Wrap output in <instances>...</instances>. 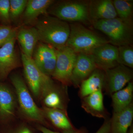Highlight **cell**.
<instances>
[{
    "mask_svg": "<svg viewBox=\"0 0 133 133\" xmlns=\"http://www.w3.org/2000/svg\"><path fill=\"white\" fill-rule=\"evenodd\" d=\"M39 42L56 49L65 46L70 35V24L67 22L48 14L41 16L35 23Z\"/></svg>",
    "mask_w": 133,
    "mask_h": 133,
    "instance_id": "1",
    "label": "cell"
},
{
    "mask_svg": "<svg viewBox=\"0 0 133 133\" xmlns=\"http://www.w3.org/2000/svg\"><path fill=\"white\" fill-rule=\"evenodd\" d=\"M70 25V35L65 45L77 54H91L96 48L109 43L108 40L87 28L80 23H74Z\"/></svg>",
    "mask_w": 133,
    "mask_h": 133,
    "instance_id": "2",
    "label": "cell"
},
{
    "mask_svg": "<svg viewBox=\"0 0 133 133\" xmlns=\"http://www.w3.org/2000/svg\"><path fill=\"white\" fill-rule=\"evenodd\" d=\"M93 27L107 36L109 43L119 47L132 45L133 43V23L117 17L108 20L92 22Z\"/></svg>",
    "mask_w": 133,
    "mask_h": 133,
    "instance_id": "3",
    "label": "cell"
},
{
    "mask_svg": "<svg viewBox=\"0 0 133 133\" xmlns=\"http://www.w3.org/2000/svg\"><path fill=\"white\" fill-rule=\"evenodd\" d=\"M89 3L88 1H55L48 9V14L66 22L86 23L91 22Z\"/></svg>",
    "mask_w": 133,
    "mask_h": 133,
    "instance_id": "4",
    "label": "cell"
},
{
    "mask_svg": "<svg viewBox=\"0 0 133 133\" xmlns=\"http://www.w3.org/2000/svg\"><path fill=\"white\" fill-rule=\"evenodd\" d=\"M21 59L24 76L29 87L36 97L42 98L52 87L54 81L38 69L32 58L22 52Z\"/></svg>",
    "mask_w": 133,
    "mask_h": 133,
    "instance_id": "5",
    "label": "cell"
},
{
    "mask_svg": "<svg viewBox=\"0 0 133 133\" xmlns=\"http://www.w3.org/2000/svg\"><path fill=\"white\" fill-rule=\"evenodd\" d=\"M10 80L15 89L19 106L23 114L31 120L46 123L43 110L36 105L21 77L13 74Z\"/></svg>",
    "mask_w": 133,
    "mask_h": 133,
    "instance_id": "6",
    "label": "cell"
},
{
    "mask_svg": "<svg viewBox=\"0 0 133 133\" xmlns=\"http://www.w3.org/2000/svg\"><path fill=\"white\" fill-rule=\"evenodd\" d=\"M56 66L52 77L65 86L72 85L71 76L77 54L67 46L56 49Z\"/></svg>",
    "mask_w": 133,
    "mask_h": 133,
    "instance_id": "7",
    "label": "cell"
},
{
    "mask_svg": "<svg viewBox=\"0 0 133 133\" xmlns=\"http://www.w3.org/2000/svg\"><path fill=\"white\" fill-rule=\"evenodd\" d=\"M105 72L104 90L110 95L124 88L132 79V70L123 65L119 64Z\"/></svg>",
    "mask_w": 133,
    "mask_h": 133,
    "instance_id": "8",
    "label": "cell"
},
{
    "mask_svg": "<svg viewBox=\"0 0 133 133\" xmlns=\"http://www.w3.org/2000/svg\"><path fill=\"white\" fill-rule=\"evenodd\" d=\"M32 59L38 69L44 74L52 76L56 66V49L46 44L39 42L36 45Z\"/></svg>",
    "mask_w": 133,
    "mask_h": 133,
    "instance_id": "9",
    "label": "cell"
},
{
    "mask_svg": "<svg viewBox=\"0 0 133 133\" xmlns=\"http://www.w3.org/2000/svg\"><path fill=\"white\" fill-rule=\"evenodd\" d=\"M16 35L0 48V80H5L13 70L19 67L20 61L15 49Z\"/></svg>",
    "mask_w": 133,
    "mask_h": 133,
    "instance_id": "10",
    "label": "cell"
},
{
    "mask_svg": "<svg viewBox=\"0 0 133 133\" xmlns=\"http://www.w3.org/2000/svg\"><path fill=\"white\" fill-rule=\"evenodd\" d=\"M96 68L105 71L119 64L118 48L107 43L96 48L91 53Z\"/></svg>",
    "mask_w": 133,
    "mask_h": 133,
    "instance_id": "11",
    "label": "cell"
},
{
    "mask_svg": "<svg viewBox=\"0 0 133 133\" xmlns=\"http://www.w3.org/2000/svg\"><path fill=\"white\" fill-rule=\"evenodd\" d=\"M96 68L94 59L91 54H77L72 72V85L75 88H79L81 83Z\"/></svg>",
    "mask_w": 133,
    "mask_h": 133,
    "instance_id": "12",
    "label": "cell"
},
{
    "mask_svg": "<svg viewBox=\"0 0 133 133\" xmlns=\"http://www.w3.org/2000/svg\"><path fill=\"white\" fill-rule=\"evenodd\" d=\"M102 90L81 99V107L87 113L97 118L105 120L110 118V114L104 105Z\"/></svg>",
    "mask_w": 133,
    "mask_h": 133,
    "instance_id": "13",
    "label": "cell"
},
{
    "mask_svg": "<svg viewBox=\"0 0 133 133\" xmlns=\"http://www.w3.org/2000/svg\"><path fill=\"white\" fill-rule=\"evenodd\" d=\"M42 110L45 119L61 133H72L78 129L72 123L66 111L46 107H44Z\"/></svg>",
    "mask_w": 133,
    "mask_h": 133,
    "instance_id": "14",
    "label": "cell"
},
{
    "mask_svg": "<svg viewBox=\"0 0 133 133\" xmlns=\"http://www.w3.org/2000/svg\"><path fill=\"white\" fill-rule=\"evenodd\" d=\"M66 88L65 86H59L54 83L42 98L45 107L66 111L69 101Z\"/></svg>",
    "mask_w": 133,
    "mask_h": 133,
    "instance_id": "15",
    "label": "cell"
},
{
    "mask_svg": "<svg viewBox=\"0 0 133 133\" xmlns=\"http://www.w3.org/2000/svg\"><path fill=\"white\" fill-rule=\"evenodd\" d=\"M89 15L91 22L118 17L112 1L93 0L89 1Z\"/></svg>",
    "mask_w": 133,
    "mask_h": 133,
    "instance_id": "16",
    "label": "cell"
},
{
    "mask_svg": "<svg viewBox=\"0 0 133 133\" xmlns=\"http://www.w3.org/2000/svg\"><path fill=\"white\" fill-rule=\"evenodd\" d=\"M53 0H29L23 15V22L25 25L35 24L39 16L48 14V10Z\"/></svg>",
    "mask_w": 133,
    "mask_h": 133,
    "instance_id": "17",
    "label": "cell"
},
{
    "mask_svg": "<svg viewBox=\"0 0 133 133\" xmlns=\"http://www.w3.org/2000/svg\"><path fill=\"white\" fill-rule=\"evenodd\" d=\"M16 39L21 47L22 52L31 58L34 49L39 42L38 33L35 27H20L17 33Z\"/></svg>",
    "mask_w": 133,
    "mask_h": 133,
    "instance_id": "18",
    "label": "cell"
},
{
    "mask_svg": "<svg viewBox=\"0 0 133 133\" xmlns=\"http://www.w3.org/2000/svg\"><path fill=\"white\" fill-rule=\"evenodd\" d=\"M133 103L122 111L113 113L110 118V133H127L132 125Z\"/></svg>",
    "mask_w": 133,
    "mask_h": 133,
    "instance_id": "19",
    "label": "cell"
},
{
    "mask_svg": "<svg viewBox=\"0 0 133 133\" xmlns=\"http://www.w3.org/2000/svg\"><path fill=\"white\" fill-rule=\"evenodd\" d=\"M105 72L96 68L79 85L78 94L81 99L104 88Z\"/></svg>",
    "mask_w": 133,
    "mask_h": 133,
    "instance_id": "20",
    "label": "cell"
},
{
    "mask_svg": "<svg viewBox=\"0 0 133 133\" xmlns=\"http://www.w3.org/2000/svg\"><path fill=\"white\" fill-rule=\"evenodd\" d=\"M15 107L12 91L6 84L0 83V121H6L14 116Z\"/></svg>",
    "mask_w": 133,
    "mask_h": 133,
    "instance_id": "21",
    "label": "cell"
},
{
    "mask_svg": "<svg viewBox=\"0 0 133 133\" xmlns=\"http://www.w3.org/2000/svg\"><path fill=\"white\" fill-rule=\"evenodd\" d=\"M111 96L113 113L117 112L125 109L133 102V82H129L124 88L114 92Z\"/></svg>",
    "mask_w": 133,
    "mask_h": 133,
    "instance_id": "22",
    "label": "cell"
},
{
    "mask_svg": "<svg viewBox=\"0 0 133 133\" xmlns=\"http://www.w3.org/2000/svg\"><path fill=\"white\" fill-rule=\"evenodd\" d=\"M112 1L117 17L125 21L133 23V1L127 0Z\"/></svg>",
    "mask_w": 133,
    "mask_h": 133,
    "instance_id": "23",
    "label": "cell"
},
{
    "mask_svg": "<svg viewBox=\"0 0 133 133\" xmlns=\"http://www.w3.org/2000/svg\"><path fill=\"white\" fill-rule=\"evenodd\" d=\"M27 0H10V17L11 22L16 23L22 16L27 5Z\"/></svg>",
    "mask_w": 133,
    "mask_h": 133,
    "instance_id": "24",
    "label": "cell"
},
{
    "mask_svg": "<svg viewBox=\"0 0 133 133\" xmlns=\"http://www.w3.org/2000/svg\"><path fill=\"white\" fill-rule=\"evenodd\" d=\"M118 63L133 69V48L132 45L118 47Z\"/></svg>",
    "mask_w": 133,
    "mask_h": 133,
    "instance_id": "25",
    "label": "cell"
},
{
    "mask_svg": "<svg viewBox=\"0 0 133 133\" xmlns=\"http://www.w3.org/2000/svg\"><path fill=\"white\" fill-rule=\"evenodd\" d=\"M19 28L10 25L0 26V48L13 37L16 35Z\"/></svg>",
    "mask_w": 133,
    "mask_h": 133,
    "instance_id": "26",
    "label": "cell"
},
{
    "mask_svg": "<svg viewBox=\"0 0 133 133\" xmlns=\"http://www.w3.org/2000/svg\"><path fill=\"white\" fill-rule=\"evenodd\" d=\"M0 21L3 25H9L11 23L10 17L9 0H0Z\"/></svg>",
    "mask_w": 133,
    "mask_h": 133,
    "instance_id": "27",
    "label": "cell"
},
{
    "mask_svg": "<svg viewBox=\"0 0 133 133\" xmlns=\"http://www.w3.org/2000/svg\"><path fill=\"white\" fill-rule=\"evenodd\" d=\"M95 133H110V118L104 120L103 124Z\"/></svg>",
    "mask_w": 133,
    "mask_h": 133,
    "instance_id": "28",
    "label": "cell"
},
{
    "mask_svg": "<svg viewBox=\"0 0 133 133\" xmlns=\"http://www.w3.org/2000/svg\"><path fill=\"white\" fill-rule=\"evenodd\" d=\"M39 129L40 131L43 133H63L59 132H55L50 130L49 129L46 128L44 127H41L39 128ZM72 133H89L87 129L83 127L81 128L78 129L77 131L75 132Z\"/></svg>",
    "mask_w": 133,
    "mask_h": 133,
    "instance_id": "29",
    "label": "cell"
},
{
    "mask_svg": "<svg viewBox=\"0 0 133 133\" xmlns=\"http://www.w3.org/2000/svg\"><path fill=\"white\" fill-rule=\"evenodd\" d=\"M17 133H31L29 129L26 128L22 129Z\"/></svg>",
    "mask_w": 133,
    "mask_h": 133,
    "instance_id": "30",
    "label": "cell"
},
{
    "mask_svg": "<svg viewBox=\"0 0 133 133\" xmlns=\"http://www.w3.org/2000/svg\"><path fill=\"white\" fill-rule=\"evenodd\" d=\"M127 133H133V124L130 127Z\"/></svg>",
    "mask_w": 133,
    "mask_h": 133,
    "instance_id": "31",
    "label": "cell"
}]
</instances>
